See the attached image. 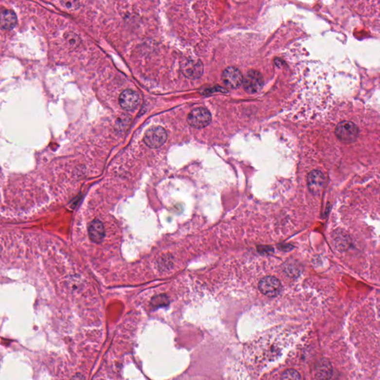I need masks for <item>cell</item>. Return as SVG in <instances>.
I'll return each instance as SVG.
<instances>
[{
  "label": "cell",
  "instance_id": "3957f363",
  "mask_svg": "<svg viewBox=\"0 0 380 380\" xmlns=\"http://www.w3.org/2000/svg\"><path fill=\"white\" fill-rule=\"evenodd\" d=\"M167 133L166 130L162 127H154L145 132L144 142L149 148L158 149L166 142Z\"/></svg>",
  "mask_w": 380,
  "mask_h": 380
},
{
  "label": "cell",
  "instance_id": "30bf717a",
  "mask_svg": "<svg viewBox=\"0 0 380 380\" xmlns=\"http://www.w3.org/2000/svg\"><path fill=\"white\" fill-rule=\"evenodd\" d=\"M89 235L91 241L95 243H101L105 237L104 224L99 220H94L88 226Z\"/></svg>",
  "mask_w": 380,
  "mask_h": 380
},
{
  "label": "cell",
  "instance_id": "277c9868",
  "mask_svg": "<svg viewBox=\"0 0 380 380\" xmlns=\"http://www.w3.org/2000/svg\"><path fill=\"white\" fill-rule=\"evenodd\" d=\"M212 115L208 109L205 108H197L189 113L187 122L190 127L194 128H203L211 123Z\"/></svg>",
  "mask_w": 380,
  "mask_h": 380
},
{
  "label": "cell",
  "instance_id": "9c48e42d",
  "mask_svg": "<svg viewBox=\"0 0 380 380\" xmlns=\"http://www.w3.org/2000/svg\"><path fill=\"white\" fill-rule=\"evenodd\" d=\"M326 182V176L321 171L313 170L308 174V186L313 195L319 194L323 191Z\"/></svg>",
  "mask_w": 380,
  "mask_h": 380
},
{
  "label": "cell",
  "instance_id": "7a4b0ae2",
  "mask_svg": "<svg viewBox=\"0 0 380 380\" xmlns=\"http://www.w3.org/2000/svg\"><path fill=\"white\" fill-rule=\"evenodd\" d=\"M242 84L246 92L249 94H255L262 90L265 80L259 72L251 70L247 72L245 77L243 78Z\"/></svg>",
  "mask_w": 380,
  "mask_h": 380
},
{
  "label": "cell",
  "instance_id": "9a60e30c",
  "mask_svg": "<svg viewBox=\"0 0 380 380\" xmlns=\"http://www.w3.org/2000/svg\"><path fill=\"white\" fill-rule=\"evenodd\" d=\"M66 41L72 46H76L78 45L79 38L77 35L73 33H68L66 35Z\"/></svg>",
  "mask_w": 380,
  "mask_h": 380
},
{
  "label": "cell",
  "instance_id": "7c38bea8",
  "mask_svg": "<svg viewBox=\"0 0 380 380\" xmlns=\"http://www.w3.org/2000/svg\"><path fill=\"white\" fill-rule=\"evenodd\" d=\"M18 22L17 15L11 10H4L0 13V26L5 30H11Z\"/></svg>",
  "mask_w": 380,
  "mask_h": 380
},
{
  "label": "cell",
  "instance_id": "8fae6325",
  "mask_svg": "<svg viewBox=\"0 0 380 380\" xmlns=\"http://www.w3.org/2000/svg\"><path fill=\"white\" fill-rule=\"evenodd\" d=\"M333 374L331 363L328 360L323 359L316 364L315 376L318 380H330Z\"/></svg>",
  "mask_w": 380,
  "mask_h": 380
},
{
  "label": "cell",
  "instance_id": "4fadbf2b",
  "mask_svg": "<svg viewBox=\"0 0 380 380\" xmlns=\"http://www.w3.org/2000/svg\"><path fill=\"white\" fill-rule=\"evenodd\" d=\"M151 305L154 308H163L169 305V299L166 295H158L152 299Z\"/></svg>",
  "mask_w": 380,
  "mask_h": 380
},
{
  "label": "cell",
  "instance_id": "6da1fadb",
  "mask_svg": "<svg viewBox=\"0 0 380 380\" xmlns=\"http://www.w3.org/2000/svg\"><path fill=\"white\" fill-rule=\"evenodd\" d=\"M335 134L342 142L351 144L355 142L358 138L359 128L354 123L344 121L340 123L336 127Z\"/></svg>",
  "mask_w": 380,
  "mask_h": 380
},
{
  "label": "cell",
  "instance_id": "8992f818",
  "mask_svg": "<svg viewBox=\"0 0 380 380\" xmlns=\"http://www.w3.org/2000/svg\"><path fill=\"white\" fill-rule=\"evenodd\" d=\"M181 69L185 77L196 80L203 74V66L200 60H186L182 63Z\"/></svg>",
  "mask_w": 380,
  "mask_h": 380
},
{
  "label": "cell",
  "instance_id": "ac0fdd59",
  "mask_svg": "<svg viewBox=\"0 0 380 380\" xmlns=\"http://www.w3.org/2000/svg\"><path fill=\"white\" fill-rule=\"evenodd\" d=\"M64 3V6L66 7V8H74V5H75V4L77 3L76 2H63Z\"/></svg>",
  "mask_w": 380,
  "mask_h": 380
},
{
  "label": "cell",
  "instance_id": "5b68a950",
  "mask_svg": "<svg viewBox=\"0 0 380 380\" xmlns=\"http://www.w3.org/2000/svg\"><path fill=\"white\" fill-rule=\"evenodd\" d=\"M258 289L261 293L268 297L278 296L282 290V285L279 279L273 276L263 278L258 283Z\"/></svg>",
  "mask_w": 380,
  "mask_h": 380
},
{
  "label": "cell",
  "instance_id": "2e32d148",
  "mask_svg": "<svg viewBox=\"0 0 380 380\" xmlns=\"http://www.w3.org/2000/svg\"><path fill=\"white\" fill-rule=\"evenodd\" d=\"M258 251L260 253H272L273 250L270 247H261L258 248Z\"/></svg>",
  "mask_w": 380,
  "mask_h": 380
},
{
  "label": "cell",
  "instance_id": "ba28073f",
  "mask_svg": "<svg viewBox=\"0 0 380 380\" xmlns=\"http://www.w3.org/2000/svg\"><path fill=\"white\" fill-rule=\"evenodd\" d=\"M139 104V94L133 90H125L120 95V106L125 111H133L138 107Z\"/></svg>",
  "mask_w": 380,
  "mask_h": 380
},
{
  "label": "cell",
  "instance_id": "e0dca14e",
  "mask_svg": "<svg viewBox=\"0 0 380 380\" xmlns=\"http://www.w3.org/2000/svg\"><path fill=\"white\" fill-rule=\"evenodd\" d=\"M71 380H85L84 376L82 375L81 374H77L72 377Z\"/></svg>",
  "mask_w": 380,
  "mask_h": 380
},
{
  "label": "cell",
  "instance_id": "52a82bcc",
  "mask_svg": "<svg viewBox=\"0 0 380 380\" xmlns=\"http://www.w3.org/2000/svg\"><path fill=\"white\" fill-rule=\"evenodd\" d=\"M243 77L241 72L237 68L228 67L223 72L222 80L227 87L235 90L242 85Z\"/></svg>",
  "mask_w": 380,
  "mask_h": 380
},
{
  "label": "cell",
  "instance_id": "5bb4252c",
  "mask_svg": "<svg viewBox=\"0 0 380 380\" xmlns=\"http://www.w3.org/2000/svg\"><path fill=\"white\" fill-rule=\"evenodd\" d=\"M301 376L294 369H288L282 374V380H301Z\"/></svg>",
  "mask_w": 380,
  "mask_h": 380
}]
</instances>
